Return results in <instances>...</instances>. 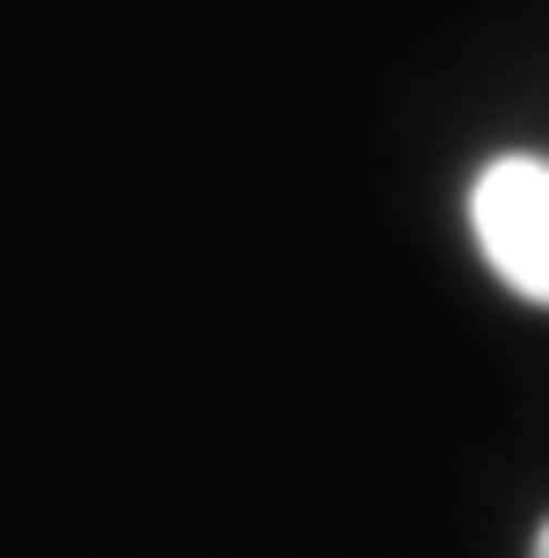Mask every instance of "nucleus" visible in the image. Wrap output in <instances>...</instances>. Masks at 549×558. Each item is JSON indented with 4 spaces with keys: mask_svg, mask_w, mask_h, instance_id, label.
<instances>
[{
    "mask_svg": "<svg viewBox=\"0 0 549 558\" xmlns=\"http://www.w3.org/2000/svg\"><path fill=\"white\" fill-rule=\"evenodd\" d=\"M476 246L525 304H549V157H492L467 190Z\"/></svg>",
    "mask_w": 549,
    "mask_h": 558,
    "instance_id": "f257e3e1",
    "label": "nucleus"
},
{
    "mask_svg": "<svg viewBox=\"0 0 549 558\" xmlns=\"http://www.w3.org/2000/svg\"><path fill=\"white\" fill-rule=\"evenodd\" d=\"M533 558H549V525H541V542H533Z\"/></svg>",
    "mask_w": 549,
    "mask_h": 558,
    "instance_id": "f03ea898",
    "label": "nucleus"
}]
</instances>
